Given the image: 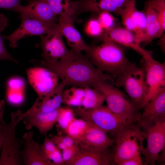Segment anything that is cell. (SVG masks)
<instances>
[{
	"instance_id": "6da1fadb",
	"label": "cell",
	"mask_w": 165,
	"mask_h": 165,
	"mask_svg": "<svg viewBox=\"0 0 165 165\" xmlns=\"http://www.w3.org/2000/svg\"><path fill=\"white\" fill-rule=\"evenodd\" d=\"M33 63L54 72L66 86L94 87L100 81L114 82L113 76L99 70L86 55L71 49L55 63L47 64L37 60H33Z\"/></svg>"
},
{
	"instance_id": "7a4b0ae2",
	"label": "cell",
	"mask_w": 165,
	"mask_h": 165,
	"mask_svg": "<svg viewBox=\"0 0 165 165\" xmlns=\"http://www.w3.org/2000/svg\"><path fill=\"white\" fill-rule=\"evenodd\" d=\"M128 48L115 42L105 41L98 45H89L85 53L95 67L115 78L134 63L126 57Z\"/></svg>"
},
{
	"instance_id": "3957f363",
	"label": "cell",
	"mask_w": 165,
	"mask_h": 165,
	"mask_svg": "<svg viewBox=\"0 0 165 165\" xmlns=\"http://www.w3.org/2000/svg\"><path fill=\"white\" fill-rule=\"evenodd\" d=\"M4 109V102L0 101V123L3 134L0 155V165L23 164L20 156V148L23 141L17 138L15 131L17 124L25 117V113L20 109L12 112L10 115L11 121L7 123L3 118Z\"/></svg>"
},
{
	"instance_id": "277c9868",
	"label": "cell",
	"mask_w": 165,
	"mask_h": 165,
	"mask_svg": "<svg viewBox=\"0 0 165 165\" xmlns=\"http://www.w3.org/2000/svg\"><path fill=\"white\" fill-rule=\"evenodd\" d=\"M111 82L101 81L93 87L104 95L107 107L114 114L130 123L137 122L140 114L131 101Z\"/></svg>"
},
{
	"instance_id": "5b68a950",
	"label": "cell",
	"mask_w": 165,
	"mask_h": 165,
	"mask_svg": "<svg viewBox=\"0 0 165 165\" xmlns=\"http://www.w3.org/2000/svg\"><path fill=\"white\" fill-rule=\"evenodd\" d=\"M114 84L122 87L130 101L138 110L142 105L148 92L144 68L134 63L122 74L115 78Z\"/></svg>"
},
{
	"instance_id": "8992f818",
	"label": "cell",
	"mask_w": 165,
	"mask_h": 165,
	"mask_svg": "<svg viewBox=\"0 0 165 165\" xmlns=\"http://www.w3.org/2000/svg\"><path fill=\"white\" fill-rule=\"evenodd\" d=\"M115 138V163L141 154L145 134L134 123L125 126L117 133Z\"/></svg>"
},
{
	"instance_id": "52a82bcc",
	"label": "cell",
	"mask_w": 165,
	"mask_h": 165,
	"mask_svg": "<svg viewBox=\"0 0 165 165\" xmlns=\"http://www.w3.org/2000/svg\"><path fill=\"white\" fill-rule=\"evenodd\" d=\"M72 108L75 114L115 138L119 131L132 123L118 117L103 105L92 109Z\"/></svg>"
},
{
	"instance_id": "ba28073f",
	"label": "cell",
	"mask_w": 165,
	"mask_h": 165,
	"mask_svg": "<svg viewBox=\"0 0 165 165\" xmlns=\"http://www.w3.org/2000/svg\"><path fill=\"white\" fill-rule=\"evenodd\" d=\"M19 18L21 22L14 32L7 35H2L3 40L9 41L10 46L16 47L18 41L27 37L46 35L57 25L47 23L29 14L20 13Z\"/></svg>"
},
{
	"instance_id": "9c48e42d",
	"label": "cell",
	"mask_w": 165,
	"mask_h": 165,
	"mask_svg": "<svg viewBox=\"0 0 165 165\" xmlns=\"http://www.w3.org/2000/svg\"><path fill=\"white\" fill-rule=\"evenodd\" d=\"M144 129L147 144L141 154L144 157L145 164L154 165L160 153L165 150V119L156 121Z\"/></svg>"
},
{
	"instance_id": "30bf717a",
	"label": "cell",
	"mask_w": 165,
	"mask_h": 165,
	"mask_svg": "<svg viewBox=\"0 0 165 165\" xmlns=\"http://www.w3.org/2000/svg\"><path fill=\"white\" fill-rule=\"evenodd\" d=\"M148 92L142 108L161 89L165 87V63H160L152 55L142 57Z\"/></svg>"
},
{
	"instance_id": "8fae6325",
	"label": "cell",
	"mask_w": 165,
	"mask_h": 165,
	"mask_svg": "<svg viewBox=\"0 0 165 165\" xmlns=\"http://www.w3.org/2000/svg\"><path fill=\"white\" fill-rule=\"evenodd\" d=\"M58 22L56 26L50 32L40 36V43L42 50V61L47 64L55 63L60 60L69 50L66 46Z\"/></svg>"
},
{
	"instance_id": "7c38bea8",
	"label": "cell",
	"mask_w": 165,
	"mask_h": 165,
	"mask_svg": "<svg viewBox=\"0 0 165 165\" xmlns=\"http://www.w3.org/2000/svg\"><path fill=\"white\" fill-rule=\"evenodd\" d=\"M97 39L102 42H113L131 48L142 57L152 55L151 51L142 48L133 33L120 24L111 29L104 30Z\"/></svg>"
},
{
	"instance_id": "4fadbf2b",
	"label": "cell",
	"mask_w": 165,
	"mask_h": 165,
	"mask_svg": "<svg viewBox=\"0 0 165 165\" xmlns=\"http://www.w3.org/2000/svg\"><path fill=\"white\" fill-rule=\"evenodd\" d=\"M109 148L103 149H91L79 145L75 155L66 162L65 165H112L115 163L114 153L112 152Z\"/></svg>"
},
{
	"instance_id": "5bb4252c",
	"label": "cell",
	"mask_w": 165,
	"mask_h": 165,
	"mask_svg": "<svg viewBox=\"0 0 165 165\" xmlns=\"http://www.w3.org/2000/svg\"><path fill=\"white\" fill-rule=\"evenodd\" d=\"M29 82L38 96L45 95L57 85L59 78L54 72L42 67L26 69Z\"/></svg>"
},
{
	"instance_id": "9a60e30c",
	"label": "cell",
	"mask_w": 165,
	"mask_h": 165,
	"mask_svg": "<svg viewBox=\"0 0 165 165\" xmlns=\"http://www.w3.org/2000/svg\"><path fill=\"white\" fill-rule=\"evenodd\" d=\"M137 122L144 129L158 121L165 119V87L160 90L143 108Z\"/></svg>"
},
{
	"instance_id": "2e32d148",
	"label": "cell",
	"mask_w": 165,
	"mask_h": 165,
	"mask_svg": "<svg viewBox=\"0 0 165 165\" xmlns=\"http://www.w3.org/2000/svg\"><path fill=\"white\" fill-rule=\"evenodd\" d=\"M66 86L63 82L59 83L52 90L36 99L32 107L25 114L30 115L38 112H46L56 110L62 103L64 91Z\"/></svg>"
},
{
	"instance_id": "e0dca14e",
	"label": "cell",
	"mask_w": 165,
	"mask_h": 165,
	"mask_svg": "<svg viewBox=\"0 0 165 165\" xmlns=\"http://www.w3.org/2000/svg\"><path fill=\"white\" fill-rule=\"evenodd\" d=\"M33 132H25L23 136L24 149L20 156L23 164L25 165H53L46 158L40 145L33 139Z\"/></svg>"
},
{
	"instance_id": "ac0fdd59",
	"label": "cell",
	"mask_w": 165,
	"mask_h": 165,
	"mask_svg": "<svg viewBox=\"0 0 165 165\" xmlns=\"http://www.w3.org/2000/svg\"><path fill=\"white\" fill-rule=\"evenodd\" d=\"M60 107L48 112L25 115L23 120L26 128L29 130L35 127L38 129L40 134L47 135L57 123Z\"/></svg>"
},
{
	"instance_id": "d6986e66",
	"label": "cell",
	"mask_w": 165,
	"mask_h": 165,
	"mask_svg": "<svg viewBox=\"0 0 165 165\" xmlns=\"http://www.w3.org/2000/svg\"><path fill=\"white\" fill-rule=\"evenodd\" d=\"M74 21L70 18L60 16L58 22L63 36L66 38L68 45L71 50L75 52L81 54L82 51L86 52L89 45L86 44L81 35L75 28Z\"/></svg>"
},
{
	"instance_id": "ffe728a7",
	"label": "cell",
	"mask_w": 165,
	"mask_h": 165,
	"mask_svg": "<svg viewBox=\"0 0 165 165\" xmlns=\"http://www.w3.org/2000/svg\"><path fill=\"white\" fill-rule=\"evenodd\" d=\"M108 134L90 123L79 143L80 145L89 148L103 149L110 148L114 143Z\"/></svg>"
},
{
	"instance_id": "44dd1931",
	"label": "cell",
	"mask_w": 165,
	"mask_h": 165,
	"mask_svg": "<svg viewBox=\"0 0 165 165\" xmlns=\"http://www.w3.org/2000/svg\"><path fill=\"white\" fill-rule=\"evenodd\" d=\"M27 4L22 6L20 13H26L45 22L56 24L58 18L46 0H26Z\"/></svg>"
},
{
	"instance_id": "7402d4cb",
	"label": "cell",
	"mask_w": 165,
	"mask_h": 165,
	"mask_svg": "<svg viewBox=\"0 0 165 165\" xmlns=\"http://www.w3.org/2000/svg\"><path fill=\"white\" fill-rule=\"evenodd\" d=\"M46 0L57 16L68 17L74 21H80L78 16L81 13L86 12L84 0Z\"/></svg>"
},
{
	"instance_id": "603a6c76",
	"label": "cell",
	"mask_w": 165,
	"mask_h": 165,
	"mask_svg": "<svg viewBox=\"0 0 165 165\" xmlns=\"http://www.w3.org/2000/svg\"><path fill=\"white\" fill-rule=\"evenodd\" d=\"M142 11L146 18L145 36L143 43L146 44L151 42L153 39L160 38L163 35L157 15L155 10L146 2Z\"/></svg>"
},
{
	"instance_id": "cb8c5ba5",
	"label": "cell",
	"mask_w": 165,
	"mask_h": 165,
	"mask_svg": "<svg viewBox=\"0 0 165 165\" xmlns=\"http://www.w3.org/2000/svg\"><path fill=\"white\" fill-rule=\"evenodd\" d=\"M133 0H84L86 12L97 13L106 11L116 14L126 5Z\"/></svg>"
},
{
	"instance_id": "d4e9b609",
	"label": "cell",
	"mask_w": 165,
	"mask_h": 165,
	"mask_svg": "<svg viewBox=\"0 0 165 165\" xmlns=\"http://www.w3.org/2000/svg\"><path fill=\"white\" fill-rule=\"evenodd\" d=\"M136 0H133L127 5L131 20L133 33L138 41L143 43L145 36L146 26V18L142 11L138 10L136 6Z\"/></svg>"
},
{
	"instance_id": "484cf974",
	"label": "cell",
	"mask_w": 165,
	"mask_h": 165,
	"mask_svg": "<svg viewBox=\"0 0 165 165\" xmlns=\"http://www.w3.org/2000/svg\"><path fill=\"white\" fill-rule=\"evenodd\" d=\"M90 124V123L82 118L75 117L68 125L64 133L75 143L79 144Z\"/></svg>"
},
{
	"instance_id": "4316f807",
	"label": "cell",
	"mask_w": 165,
	"mask_h": 165,
	"mask_svg": "<svg viewBox=\"0 0 165 165\" xmlns=\"http://www.w3.org/2000/svg\"><path fill=\"white\" fill-rule=\"evenodd\" d=\"M85 95L84 88L72 86L64 89L62 103L72 107L81 106Z\"/></svg>"
},
{
	"instance_id": "83f0119b",
	"label": "cell",
	"mask_w": 165,
	"mask_h": 165,
	"mask_svg": "<svg viewBox=\"0 0 165 165\" xmlns=\"http://www.w3.org/2000/svg\"><path fill=\"white\" fill-rule=\"evenodd\" d=\"M84 88L85 95L80 107L85 109H92L103 105L105 99L101 93L91 87Z\"/></svg>"
},
{
	"instance_id": "f1b7e54d",
	"label": "cell",
	"mask_w": 165,
	"mask_h": 165,
	"mask_svg": "<svg viewBox=\"0 0 165 165\" xmlns=\"http://www.w3.org/2000/svg\"><path fill=\"white\" fill-rule=\"evenodd\" d=\"M75 113L72 107L67 106L60 108L57 123L58 128L64 132L68 125L75 118Z\"/></svg>"
},
{
	"instance_id": "f546056e",
	"label": "cell",
	"mask_w": 165,
	"mask_h": 165,
	"mask_svg": "<svg viewBox=\"0 0 165 165\" xmlns=\"http://www.w3.org/2000/svg\"><path fill=\"white\" fill-rule=\"evenodd\" d=\"M8 25V19L3 14L0 13V61L9 60L18 63L17 60L13 58L6 50L4 43V40L1 35Z\"/></svg>"
},
{
	"instance_id": "4dcf8cb0",
	"label": "cell",
	"mask_w": 165,
	"mask_h": 165,
	"mask_svg": "<svg viewBox=\"0 0 165 165\" xmlns=\"http://www.w3.org/2000/svg\"><path fill=\"white\" fill-rule=\"evenodd\" d=\"M146 2L156 13L163 33L165 30V0H147Z\"/></svg>"
},
{
	"instance_id": "1f68e13d",
	"label": "cell",
	"mask_w": 165,
	"mask_h": 165,
	"mask_svg": "<svg viewBox=\"0 0 165 165\" xmlns=\"http://www.w3.org/2000/svg\"><path fill=\"white\" fill-rule=\"evenodd\" d=\"M95 14H96V17L104 30L111 29L119 25L117 19L109 12L103 11Z\"/></svg>"
},
{
	"instance_id": "d6a6232c",
	"label": "cell",
	"mask_w": 165,
	"mask_h": 165,
	"mask_svg": "<svg viewBox=\"0 0 165 165\" xmlns=\"http://www.w3.org/2000/svg\"><path fill=\"white\" fill-rule=\"evenodd\" d=\"M104 31V30L96 16L90 19L85 28V32L88 35L96 38L99 37Z\"/></svg>"
},
{
	"instance_id": "836d02e7",
	"label": "cell",
	"mask_w": 165,
	"mask_h": 165,
	"mask_svg": "<svg viewBox=\"0 0 165 165\" xmlns=\"http://www.w3.org/2000/svg\"><path fill=\"white\" fill-rule=\"evenodd\" d=\"M24 90L8 89L6 95L8 102L14 105L22 104L25 99Z\"/></svg>"
},
{
	"instance_id": "e575fe53",
	"label": "cell",
	"mask_w": 165,
	"mask_h": 165,
	"mask_svg": "<svg viewBox=\"0 0 165 165\" xmlns=\"http://www.w3.org/2000/svg\"><path fill=\"white\" fill-rule=\"evenodd\" d=\"M49 137L52 139L57 148L61 151L75 143L71 138L66 134H50L49 135Z\"/></svg>"
},
{
	"instance_id": "d590c367",
	"label": "cell",
	"mask_w": 165,
	"mask_h": 165,
	"mask_svg": "<svg viewBox=\"0 0 165 165\" xmlns=\"http://www.w3.org/2000/svg\"><path fill=\"white\" fill-rule=\"evenodd\" d=\"M23 0H0V8L20 13Z\"/></svg>"
},
{
	"instance_id": "8d00e7d4",
	"label": "cell",
	"mask_w": 165,
	"mask_h": 165,
	"mask_svg": "<svg viewBox=\"0 0 165 165\" xmlns=\"http://www.w3.org/2000/svg\"><path fill=\"white\" fill-rule=\"evenodd\" d=\"M79 146L78 144L75 143L62 151V157L64 164L75 155L78 151Z\"/></svg>"
},
{
	"instance_id": "74e56055",
	"label": "cell",
	"mask_w": 165,
	"mask_h": 165,
	"mask_svg": "<svg viewBox=\"0 0 165 165\" xmlns=\"http://www.w3.org/2000/svg\"><path fill=\"white\" fill-rule=\"evenodd\" d=\"M45 136L44 141L40 145L44 155L58 148L51 138L48 137L47 135H45Z\"/></svg>"
},
{
	"instance_id": "f35d334b",
	"label": "cell",
	"mask_w": 165,
	"mask_h": 165,
	"mask_svg": "<svg viewBox=\"0 0 165 165\" xmlns=\"http://www.w3.org/2000/svg\"><path fill=\"white\" fill-rule=\"evenodd\" d=\"M25 87V82L20 78H11L7 82L8 89L24 90Z\"/></svg>"
},
{
	"instance_id": "ab89813d",
	"label": "cell",
	"mask_w": 165,
	"mask_h": 165,
	"mask_svg": "<svg viewBox=\"0 0 165 165\" xmlns=\"http://www.w3.org/2000/svg\"><path fill=\"white\" fill-rule=\"evenodd\" d=\"M143 164L141 154H138L130 158L117 163L119 165H142Z\"/></svg>"
},
{
	"instance_id": "60d3db41",
	"label": "cell",
	"mask_w": 165,
	"mask_h": 165,
	"mask_svg": "<svg viewBox=\"0 0 165 165\" xmlns=\"http://www.w3.org/2000/svg\"><path fill=\"white\" fill-rule=\"evenodd\" d=\"M165 34L160 38L158 44L162 51L164 53L165 51Z\"/></svg>"
},
{
	"instance_id": "b9f144b4",
	"label": "cell",
	"mask_w": 165,
	"mask_h": 165,
	"mask_svg": "<svg viewBox=\"0 0 165 165\" xmlns=\"http://www.w3.org/2000/svg\"><path fill=\"white\" fill-rule=\"evenodd\" d=\"M3 140V134L2 128L0 123V151L1 150Z\"/></svg>"
}]
</instances>
